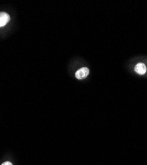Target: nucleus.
I'll list each match as a JSON object with an SVG mask.
<instances>
[{"label":"nucleus","instance_id":"nucleus-1","mask_svg":"<svg viewBox=\"0 0 147 165\" xmlns=\"http://www.w3.org/2000/svg\"><path fill=\"white\" fill-rule=\"evenodd\" d=\"M89 71L88 70V68L87 67H82L81 69L78 70L76 74V77L78 79H84L88 77V75H89Z\"/></svg>","mask_w":147,"mask_h":165},{"label":"nucleus","instance_id":"nucleus-2","mask_svg":"<svg viewBox=\"0 0 147 165\" xmlns=\"http://www.w3.org/2000/svg\"><path fill=\"white\" fill-rule=\"evenodd\" d=\"M10 21L9 14L5 12H0V27H2L7 24Z\"/></svg>","mask_w":147,"mask_h":165},{"label":"nucleus","instance_id":"nucleus-3","mask_svg":"<svg viewBox=\"0 0 147 165\" xmlns=\"http://www.w3.org/2000/svg\"><path fill=\"white\" fill-rule=\"evenodd\" d=\"M135 71L139 75H144L146 72V67L144 63H139L135 66Z\"/></svg>","mask_w":147,"mask_h":165},{"label":"nucleus","instance_id":"nucleus-4","mask_svg":"<svg viewBox=\"0 0 147 165\" xmlns=\"http://www.w3.org/2000/svg\"><path fill=\"white\" fill-rule=\"evenodd\" d=\"M2 165H13V164L12 163L9 162V161H6V162L3 163Z\"/></svg>","mask_w":147,"mask_h":165}]
</instances>
